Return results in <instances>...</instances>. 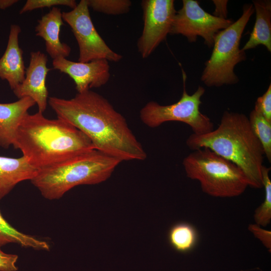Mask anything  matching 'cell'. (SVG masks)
I'll return each mask as SVG.
<instances>
[{"mask_svg":"<svg viewBox=\"0 0 271 271\" xmlns=\"http://www.w3.org/2000/svg\"><path fill=\"white\" fill-rule=\"evenodd\" d=\"M48 104L57 118L85 134L95 149L121 162L146 159L125 118L100 94L88 90L69 99L50 97Z\"/></svg>","mask_w":271,"mask_h":271,"instance_id":"obj_1","label":"cell"},{"mask_svg":"<svg viewBox=\"0 0 271 271\" xmlns=\"http://www.w3.org/2000/svg\"><path fill=\"white\" fill-rule=\"evenodd\" d=\"M13 146L37 170L95 149L80 130L58 118H47L39 111L23 118Z\"/></svg>","mask_w":271,"mask_h":271,"instance_id":"obj_2","label":"cell"},{"mask_svg":"<svg viewBox=\"0 0 271 271\" xmlns=\"http://www.w3.org/2000/svg\"><path fill=\"white\" fill-rule=\"evenodd\" d=\"M186 145L193 151L202 148L210 149L239 167L247 177L249 187L262 188L264 154L245 114L225 111L216 129L204 134H191Z\"/></svg>","mask_w":271,"mask_h":271,"instance_id":"obj_3","label":"cell"},{"mask_svg":"<svg viewBox=\"0 0 271 271\" xmlns=\"http://www.w3.org/2000/svg\"><path fill=\"white\" fill-rule=\"evenodd\" d=\"M121 162L117 158L92 149L37 170L30 181L45 198L58 199L77 186L105 181Z\"/></svg>","mask_w":271,"mask_h":271,"instance_id":"obj_4","label":"cell"},{"mask_svg":"<svg viewBox=\"0 0 271 271\" xmlns=\"http://www.w3.org/2000/svg\"><path fill=\"white\" fill-rule=\"evenodd\" d=\"M182 164L187 176L198 181L203 192L211 196L237 197L249 187L239 167L207 148L193 150Z\"/></svg>","mask_w":271,"mask_h":271,"instance_id":"obj_5","label":"cell"},{"mask_svg":"<svg viewBox=\"0 0 271 271\" xmlns=\"http://www.w3.org/2000/svg\"><path fill=\"white\" fill-rule=\"evenodd\" d=\"M253 5L243 7L241 16L216 35L210 58L205 63L201 80L208 87H220L238 82L235 66L246 59L245 51L240 49L244 30L254 13Z\"/></svg>","mask_w":271,"mask_h":271,"instance_id":"obj_6","label":"cell"},{"mask_svg":"<svg viewBox=\"0 0 271 271\" xmlns=\"http://www.w3.org/2000/svg\"><path fill=\"white\" fill-rule=\"evenodd\" d=\"M183 91L181 97L176 102L162 105L155 101L148 102L140 110V116L147 126L155 128L168 121H180L189 125L194 134L201 135L214 129L210 118L200 111L201 97L205 89L199 86L192 94L186 90V74L183 70Z\"/></svg>","mask_w":271,"mask_h":271,"instance_id":"obj_7","label":"cell"},{"mask_svg":"<svg viewBox=\"0 0 271 271\" xmlns=\"http://www.w3.org/2000/svg\"><path fill=\"white\" fill-rule=\"evenodd\" d=\"M62 19L71 28L79 48L78 61L105 59L117 62L122 56L110 49L97 31L91 20L87 0H81Z\"/></svg>","mask_w":271,"mask_h":271,"instance_id":"obj_8","label":"cell"},{"mask_svg":"<svg viewBox=\"0 0 271 271\" xmlns=\"http://www.w3.org/2000/svg\"><path fill=\"white\" fill-rule=\"evenodd\" d=\"M182 3V7L174 17L170 34L183 35L190 43L195 42L200 36L211 48L216 34L233 22L206 12L197 1L183 0Z\"/></svg>","mask_w":271,"mask_h":271,"instance_id":"obj_9","label":"cell"},{"mask_svg":"<svg viewBox=\"0 0 271 271\" xmlns=\"http://www.w3.org/2000/svg\"><path fill=\"white\" fill-rule=\"evenodd\" d=\"M142 7L144 27L137 47L142 58H146L170 34L176 11L173 0H144Z\"/></svg>","mask_w":271,"mask_h":271,"instance_id":"obj_10","label":"cell"},{"mask_svg":"<svg viewBox=\"0 0 271 271\" xmlns=\"http://www.w3.org/2000/svg\"><path fill=\"white\" fill-rule=\"evenodd\" d=\"M52 65L54 69L73 79L78 93L101 87L107 83L110 76L109 63L105 59L81 62L59 58L53 59Z\"/></svg>","mask_w":271,"mask_h":271,"instance_id":"obj_11","label":"cell"},{"mask_svg":"<svg viewBox=\"0 0 271 271\" xmlns=\"http://www.w3.org/2000/svg\"><path fill=\"white\" fill-rule=\"evenodd\" d=\"M47 55L41 51L32 52L23 81L13 90L19 98L29 97L35 101L38 111L43 113L48 103L46 77L50 70L47 67Z\"/></svg>","mask_w":271,"mask_h":271,"instance_id":"obj_12","label":"cell"},{"mask_svg":"<svg viewBox=\"0 0 271 271\" xmlns=\"http://www.w3.org/2000/svg\"><path fill=\"white\" fill-rule=\"evenodd\" d=\"M21 32L19 25L11 26L7 48L0 58V78L7 80L12 90L23 81L25 77L23 51L19 42Z\"/></svg>","mask_w":271,"mask_h":271,"instance_id":"obj_13","label":"cell"},{"mask_svg":"<svg viewBox=\"0 0 271 271\" xmlns=\"http://www.w3.org/2000/svg\"><path fill=\"white\" fill-rule=\"evenodd\" d=\"M63 24L62 12L60 8L55 7L38 20L35 28L36 35L44 40L46 52L53 60L66 58L71 51L70 47L60 40L61 27Z\"/></svg>","mask_w":271,"mask_h":271,"instance_id":"obj_14","label":"cell"},{"mask_svg":"<svg viewBox=\"0 0 271 271\" xmlns=\"http://www.w3.org/2000/svg\"><path fill=\"white\" fill-rule=\"evenodd\" d=\"M36 104L34 100L25 97L10 103H0V147L13 146L18 127L28 110Z\"/></svg>","mask_w":271,"mask_h":271,"instance_id":"obj_15","label":"cell"},{"mask_svg":"<svg viewBox=\"0 0 271 271\" xmlns=\"http://www.w3.org/2000/svg\"><path fill=\"white\" fill-rule=\"evenodd\" d=\"M37 172L24 156L17 158L0 156V200L18 183L31 180Z\"/></svg>","mask_w":271,"mask_h":271,"instance_id":"obj_16","label":"cell"},{"mask_svg":"<svg viewBox=\"0 0 271 271\" xmlns=\"http://www.w3.org/2000/svg\"><path fill=\"white\" fill-rule=\"evenodd\" d=\"M256 19L248 40L241 49L245 51L262 45L271 51V1H253Z\"/></svg>","mask_w":271,"mask_h":271,"instance_id":"obj_17","label":"cell"},{"mask_svg":"<svg viewBox=\"0 0 271 271\" xmlns=\"http://www.w3.org/2000/svg\"><path fill=\"white\" fill-rule=\"evenodd\" d=\"M11 243L36 250H50L46 241L19 231L7 222L0 212V247Z\"/></svg>","mask_w":271,"mask_h":271,"instance_id":"obj_18","label":"cell"},{"mask_svg":"<svg viewBox=\"0 0 271 271\" xmlns=\"http://www.w3.org/2000/svg\"><path fill=\"white\" fill-rule=\"evenodd\" d=\"M168 238L172 247L184 252L191 249L197 240L195 229L190 224L180 223L174 225L170 230Z\"/></svg>","mask_w":271,"mask_h":271,"instance_id":"obj_19","label":"cell"},{"mask_svg":"<svg viewBox=\"0 0 271 271\" xmlns=\"http://www.w3.org/2000/svg\"><path fill=\"white\" fill-rule=\"evenodd\" d=\"M248 119L253 133L260 143L268 161L271 162V121L252 110Z\"/></svg>","mask_w":271,"mask_h":271,"instance_id":"obj_20","label":"cell"},{"mask_svg":"<svg viewBox=\"0 0 271 271\" xmlns=\"http://www.w3.org/2000/svg\"><path fill=\"white\" fill-rule=\"evenodd\" d=\"M270 167L264 165L261 168L262 187L264 189V198L262 203L255 209L253 218L255 224L265 227L271 221V181L269 176Z\"/></svg>","mask_w":271,"mask_h":271,"instance_id":"obj_21","label":"cell"},{"mask_svg":"<svg viewBox=\"0 0 271 271\" xmlns=\"http://www.w3.org/2000/svg\"><path fill=\"white\" fill-rule=\"evenodd\" d=\"M89 8L109 15H118L127 13L131 6L129 0H87Z\"/></svg>","mask_w":271,"mask_h":271,"instance_id":"obj_22","label":"cell"},{"mask_svg":"<svg viewBox=\"0 0 271 271\" xmlns=\"http://www.w3.org/2000/svg\"><path fill=\"white\" fill-rule=\"evenodd\" d=\"M77 5L74 0H28L20 10V14H23L37 9L53 8L58 6H66L73 9Z\"/></svg>","mask_w":271,"mask_h":271,"instance_id":"obj_23","label":"cell"},{"mask_svg":"<svg viewBox=\"0 0 271 271\" xmlns=\"http://www.w3.org/2000/svg\"><path fill=\"white\" fill-rule=\"evenodd\" d=\"M254 110L271 121V84L265 92L258 97L255 103Z\"/></svg>","mask_w":271,"mask_h":271,"instance_id":"obj_24","label":"cell"},{"mask_svg":"<svg viewBox=\"0 0 271 271\" xmlns=\"http://www.w3.org/2000/svg\"><path fill=\"white\" fill-rule=\"evenodd\" d=\"M248 229L270 252L271 231L255 223L249 224Z\"/></svg>","mask_w":271,"mask_h":271,"instance_id":"obj_25","label":"cell"},{"mask_svg":"<svg viewBox=\"0 0 271 271\" xmlns=\"http://www.w3.org/2000/svg\"><path fill=\"white\" fill-rule=\"evenodd\" d=\"M18 258L17 255L5 253L0 247V271H17L16 263Z\"/></svg>","mask_w":271,"mask_h":271,"instance_id":"obj_26","label":"cell"},{"mask_svg":"<svg viewBox=\"0 0 271 271\" xmlns=\"http://www.w3.org/2000/svg\"><path fill=\"white\" fill-rule=\"evenodd\" d=\"M215 5V11L213 15L222 19H227L228 1L213 0Z\"/></svg>","mask_w":271,"mask_h":271,"instance_id":"obj_27","label":"cell"},{"mask_svg":"<svg viewBox=\"0 0 271 271\" xmlns=\"http://www.w3.org/2000/svg\"><path fill=\"white\" fill-rule=\"evenodd\" d=\"M18 2L17 0H0V10H5Z\"/></svg>","mask_w":271,"mask_h":271,"instance_id":"obj_28","label":"cell"}]
</instances>
